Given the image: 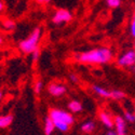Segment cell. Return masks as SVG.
<instances>
[{"mask_svg":"<svg viewBox=\"0 0 135 135\" xmlns=\"http://www.w3.org/2000/svg\"><path fill=\"white\" fill-rule=\"evenodd\" d=\"M0 44H2V38H1V36H0Z\"/></svg>","mask_w":135,"mask_h":135,"instance_id":"cell-26","label":"cell"},{"mask_svg":"<svg viewBox=\"0 0 135 135\" xmlns=\"http://www.w3.org/2000/svg\"><path fill=\"white\" fill-rule=\"evenodd\" d=\"M133 48H134V50H135V41H134V44H133Z\"/></svg>","mask_w":135,"mask_h":135,"instance_id":"cell-27","label":"cell"},{"mask_svg":"<svg viewBox=\"0 0 135 135\" xmlns=\"http://www.w3.org/2000/svg\"><path fill=\"white\" fill-rule=\"evenodd\" d=\"M51 0H37V2L40 4H48Z\"/></svg>","mask_w":135,"mask_h":135,"instance_id":"cell-22","label":"cell"},{"mask_svg":"<svg viewBox=\"0 0 135 135\" xmlns=\"http://www.w3.org/2000/svg\"><path fill=\"white\" fill-rule=\"evenodd\" d=\"M49 117L54 122H64L69 126H73L75 122V118L71 112H68L66 110L57 109V108H52L49 111Z\"/></svg>","mask_w":135,"mask_h":135,"instance_id":"cell-3","label":"cell"},{"mask_svg":"<svg viewBox=\"0 0 135 135\" xmlns=\"http://www.w3.org/2000/svg\"><path fill=\"white\" fill-rule=\"evenodd\" d=\"M67 107H68V109L71 114H79V112H81L83 110L82 104L79 102V100H76V99L70 100L68 103V105H67Z\"/></svg>","mask_w":135,"mask_h":135,"instance_id":"cell-11","label":"cell"},{"mask_svg":"<svg viewBox=\"0 0 135 135\" xmlns=\"http://www.w3.org/2000/svg\"><path fill=\"white\" fill-rule=\"evenodd\" d=\"M133 17H134V18H135V12H134V15H133Z\"/></svg>","mask_w":135,"mask_h":135,"instance_id":"cell-28","label":"cell"},{"mask_svg":"<svg viewBox=\"0 0 135 135\" xmlns=\"http://www.w3.org/2000/svg\"><path fill=\"white\" fill-rule=\"evenodd\" d=\"M80 129H81V131H82L83 133H85V134H91V133H93V132L95 131L96 124H95V122H94L93 120H88V121H84V122L82 123L81 127H80Z\"/></svg>","mask_w":135,"mask_h":135,"instance_id":"cell-10","label":"cell"},{"mask_svg":"<svg viewBox=\"0 0 135 135\" xmlns=\"http://www.w3.org/2000/svg\"><path fill=\"white\" fill-rule=\"evenodd\" d=\"M99 120L107 128V129H112L115 127V118L112 117L108 111H105V110H102L99 111Z\"/></svg>","mask_w":135,"mask_h":135,"instance_id":"cell-7","label":"cell"},{"mask_svg":"<svg viewBox=\"0 0 135 135\" xmlns=\"http://www.w3.org/2000/svg\"><path fill=\"white\" fill-rule=\"evenodd\" d=\"M126 96H127V94L123 91H121V90H112L110 98L115 99V100H120V99H123Z\"/></svg>","mask_w":135,"mask_h":135,"instance_id":"cell-15","label":"cell"},{"mask_svg":"<svg viewBox=\"0 0 135 135\" xmlns=\"http://www.w3.org/2000/svg\"><path fill=\"white\" fill-rule=\"evenodd\" d=\"M115 128L116 132L118 135H127L128 130H127V121L124 118L121 116H116L115 117Z\"/></svg>","mask_w":135,"mask_h":135,"instance_id":"cell-8","label":"cell"},{"mask_svg":"<svg viewBox=\"0 0 135 135\" xmlns=\"http://www.w3.org/2000/svg\"><path fill=\"white\" fill-rule=\"evenodd\" d=\"M92 91L95 94H97L99 97H103V98H110V95H111V91L97 84H94L92 86Z\"/></svg>","mask_w":135,"mask_h":135,"instance_id":"cell-9","label":"cell"},{"mask_svg":"<svg viewBox=\"0 0 135 135\" xmlns=\"http://www.w3.org/2000/svg\"><path fill=\"white\" fill-rule=\"evenodd\" d=\"M42 90H43V82L40 79L36 80L35 83H33V92H35V94L39 95L42 92Z\"/></svg>","mask_w":135,"mask_h":135,"instance_id":"cell-17","label":"cell"},{"mask_svg":"<svg viewBox=\"0 0 135 135\" xmlns=\"http://www.w3.org/2000/svg\"><path fill=\"white\" fill-rule=\"evenodd\" d=\"M117 65L123 68H132L135 66V50H127L117 60Z\"/></svg>","mask_w":135,"mask_h":135,"instance_id":"cell-4","label":"cell"},{"mask_svg":"<svg viewBox=\"0 0 135 135\" xmlns=\"http://www.w3.org/2000/svg\"><path fill=\"white\" fill-rule=\"evenodd\" d=\"M3 10H4V3H3V1L0 0V13H1Z\"/></svg>","mask_w":135,"mask_h":135,"instance_id":"cell-23","label":"cell"},{"mask_svg":"<svg viewBox=\"0 0 135 135\" xmlns=\"http://www.w3.org/2000/svg\"><path fill=\"white\" fill-rule=\"evenodd\" d=\"M73 20V14L66 9L56 10L52 16V23L55 25H64Z\"/></svg>","mask_w":135,"mask_h":135,"instance_id":"cell-5","label":"cell"},{"mask_svg":"<svg viewBox=\"0 0 135 135\" xmlns=\"http://www.w3.org/2000/svg\"><path fill=\"white\" fill-rule=\"evenodd\" d=\"M105 135H118V134H117V132H116V131H111V130H110V131H108Z\"/></svg>","mask_w":135,"mask_h":135,"instance_id":"cell-24","label":"cell"},{"mask_svg":"<svg viewBox=\"0 0 135 135\" xmlns=\"http://www.w3.org/2000/svg\"><path fill=\"white\" fill-rule=\"evenodd\" d=\"M107 6L111 9H116V8H119L120 4H121V0H105Z\"/></svg>","mask_w":135,"mask_h":135,"instance_id":"cell-18","label":"cell"},{"mask_svg":"<svg viewBox=\"0 0 135 135\" xmlns=\"http://www.w3.org/2000/svg\"><path fill=\"white\" fill-rule=\"evenodd\" d=\"M2 96H3V94H2V92L0 91V100H1V98H2Z\"/></svg>","mask_w":135,"mask_h":135,"instance_id":"cell-25","label":"cell"},{"mask_svg":"<svg viewBox=\"0 0 135 135\" xmlns=\"http://www.w3.org/2000/svg\"><path fill=\"white\" fill-rule=\"evenodd\" d=\"M13 122V116L11 114L2 115L0 116V129H6L9 128Z\"/></svg>","mask_w":135,"mask_h":135,"instance_id":"cell-13","label":"cell"},{"mask_svg":"<svg viewBox=\"0 0 135 135\" xmlns=\"http://www.w3.org/2000/svg\"><path fill=\"white\" fill-rule=\"evenodd\" d=\"M30 55H31V60H32V62H37V61L39 60V57H40V50H39V49L35 50Z\"/></svg>","mask_w":135,"mask_h":135,"instance_id":"cell-19","label":"cell"},{"mask_svg":"<svg viewBox=\"0 0 135 135\" xmlns=\"http://www.w3.org/2000/svg\"><path fill=\"white\" fill-rule=\"evenodd\" d=\"M130 32H131V36H132L133 38H135V18H134V17H132V21H131Z\"/></svg>","mask_w":135,"mask_h":135,"instance_id":"cell-20","label":"cell"},{"mask_svg":"<svg viewBox=\"0 0 135 135\" xmlns=\"http://www.w3.org/2000/svg\"><path fill=\"white\" fill-rule=\"evenodd\" d=\"M69 80L74 83H78L79 82V77H78L77 75H75V74H70L69 75Z\"/></svg>","mask_w":135,"mask_h":135,"instance_id":"cell-21","label":"cell"},{"mask_svg":"<svg viewBox=\"0 0 135 135\" xmlns=\"http://www.w3.org/2000/svg\"><path fill=\"white\" fill-rule=\"evenodd\" d=\"M41 37H42L41 27H36L29 33L27 38H25L18 43L20 51L23 52L24 54H31L35 50L39 49Z\"/></svg>","mask_w":135,"mask_h":135,"instance_id":"cell-2","label":"cell"},{"mask_svg":"<svg viewBox=\"0 0 135 135\" xmlns=\"http://www.w3.org/2000/svg\"><path fill=\"white\" fill-rule=\"evenodd\" d=\"M43 130H44V134L46 135H52L54 130H55V126L53 120L48 116L44 119V124H43Z\"/></svg>","mask_w":135,"mask_h":135,"instance_id":"cell-12","label":"cell"},{"mask_svg":"<svg viewBox=\"0 0 135 135\" xmlns=\"http://www.w3.org/2000/svg\"><path fill=\"white\" fill-rule=\"evenodd\" d=\"M75 60L80 62L82 64L88 65H104L108 64L114 60V52L109 48L102 47V48H96L92 49L85 52L81 53H76L74 55Z\"/></svg>","mask_w":135,"mask_h":135,"instance_id":"cell-1","label":"cell"},{"mask_svg":"<svg viewBox=\"0 0 135 135\" xmlns=\"http://www.w3.org/2000/svg\"><path fill=\"white\" fill-rule=\"evenodd\" d=\"M48 92L54 97H61L67 92V88L65 84L60 82H52L48 85Z\"/></svg>","mask_w":135,"mask_h":135,"instance_id":"cell-6","label":"cell"},{"mask_svg":"<svg viewBox=\"0 0 135 135\" xmlns=\"http://www.w3.org/2000/svg\"><path fill=\"white\" fill-rule=\"evenodd\" d=\"M123 118L128 123H134L135 122V114L131 110H124L123 112Z\"/></svg>","mask_w":135,"mask_h":135,"instance_id":"cell-16","label":"cell"},{"mask_svg":"<svg viewBox=\"0 0 135 135\" xmlns=\"http://www.w3.org/2000/svg\"><path fill=\"white\" fill-rule=\"evenodd\" d=\"M1 26H2V28L4 30L12 31L15 28V23H14V21H12V20H4V21L1 22Z\"/></svg>","mask_w":135,"mask_h":135,"instance_id":"cell-14","label":"cell"}]
</instances>
